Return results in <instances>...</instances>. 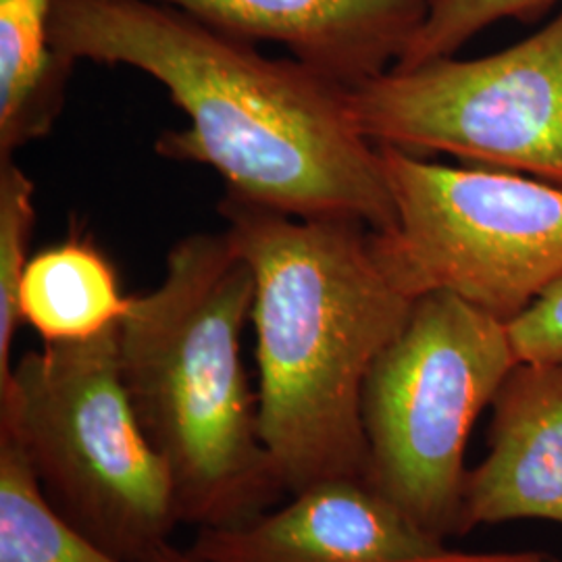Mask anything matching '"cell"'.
Segmentation results:
<instances>
[{
	"instance_id": "1",
	"label": "cell",
	"mask_w": 562,
	"mask_h": 562,
	"mask_svg": "<svg viewBox=\"0 0 562 562\" xmlns=\"http://www.w3.org/2000/svg\"><path fill=\"white\" fill-rule=\"evenodd\" d=\"M50 42L71 65L92 60L159 81L188 117L157 153L211 167L227 192L301 220L394 225L380 150L348 113L344 86L299 59H269L150 0H57Z\"/></svg>"
},
{
	"instance_id": "2",
	"label": "cell",
	"mask_w": 562,
	"mask_h": 562,
	"mask_svg": "<svg viewBox=\"0 0 562 562\" xmlns=\"http://www.w3.org/2000/svg\"><path fill=\"white\" fill-rule=\"evenodd\" d=\"M220 213L255 276L259 429L285 494L367 482L362 390L415 299L364 223L301 220L232 194Z\"/></svg>"
},
{
	"instance_id": "3",
	"label": "cell",
	"mask_w": 562,
	"mask_h": 562,
	"mask_svg": "<svg viewBox=\"0 0 562 562\" xmlns=\"http://www.w3.org/2000/svg\"><path fill=\"white\" fill-rule=\"evenodd\" d=\"M252 302V269L229 234H192L117 327L134 413L169 467L181 522L199 529L250 521L285 494L241 359Z\"/></svg>"
},
{
	"instance_id": "4",
	"label": "cell",
	"mask_w": 562,
	"mask_h": 562,
	"mask_svg": "<svg viewBox=\"0 0 562 562\" xmlns=\"http://www.w3.org/2000/svg\"><path fill=\"white\" fill-rule=\"evenodd\" d=\"M117 327L23 355L0 387V436L18 442L65 519L121 561L144 562L181 519L169 467L121 380Z\"/></svg>"
},
{
	"instance_id": "5",
	"label": "cell",
	"mask_w": 562,
	"mask_h": 562,
	"mask_svg": "<svg viewBox=\"0 0 562 562\" xmlns=\"http://www.w3.org/2000/svg\"><path fill=\"white\" fill-rule=\"evenodd\" d=\"M517 362L506 323L431 292L367 375V483L440 540L462 536L467 440Z\"/></svg>"
},
{
	"instance_id": "6",
	"label": "cell",
	"mask_w": 562,
	"mask_h": 562,
	"mask_svg": "<svg viewBox=\"0 0 562 562\" xmlns=\"http://www.w3.org/2000/svg\"><path fill=\"white\" fill-rule=\"evenodd\" d=\"M378 150L394 202L378 248L411 299L450 292L508 323L562 278V186Z\"/></svg>"
},
{
	"instance_id": "7",
	"label": "cell",
	"mask_w": 562,
	"mask_h": 562,
	"mask_svg": "<svg viewBox=\"0 0 562 562\" xmlns=\"http://www.w3.org/2000/svg\"><path fill=\"white\" fill-rule=\"evenodd\" d=\"M344 97L375 146L442 153L562 186V11L498 53L392 67Z\"/></svg>"
},
{
	"instance_id": "8",
	"label": "cell",
	"mask_w": 562,
	"mask_h": 562,
	"mask_svg": "<svg viewBox=\"0 0 562 562\" xmlns=\"http://www.w3.org/2000/svg\"><path fill=\"white\" fill-rule=\"evenodd\" d=\"M202 562H561L548 552H464L362 480L311 485L250 521L199 529Z\"/></svg>"
},
{
	"instance_id": "9",
	"label": "cell",
	"mask_w": 562,
	"mask_h": 562,
	"mask_svg": "<svg viewBox=\"0 0 562 562\" xmlns=\"http://www.w3.org/2000/svg\"><path fill=\"white\" fill-rule=\"evenodd\" d=\"M250 42H276L344 88L392 69L429 0H150Z\"/></svg>"
},
{
	"instance_id": "10",
	"label": "cell",
	"mask_w": 562,
	"mask_h": 562,
	"mask_svg": "<svg viewBox=\"0 0 562 562\" xmlns=\"http://www.w3.org/2000/svg\"><path fill=\"white\" fill-rule=\"evenodd\" d=\"M490 452L467 471L462 536L480 525H562V361L517 362L492 402Z\"/></svg>"
},
{
	"instance_id": "11",
	"label": "cell",
	"mask_w": 562,
	"mask_h": 562,
	"mask_svg": "<svg viewBox=\"0 0 562 562\" xmlns=\"http://www.w3.org/2000/svg\"><path fill=\"white\" fill-rule=\"evenodd\" d=\"M127 306L113 262L76 234L30 257L21 280V323L44 344L92 340L117 327Z\"/></svg>"
},
{
	"instance_id": "12",
	"label": "cell",
	"mask_w": 562,
	"mask_h": 562,
	"mask_svg": "<svg viewBox=\"0 0 562 562\" xmlns=\"http://www.w3.org/2000/svg\"><path fill=\"white\" fill-rule=\"evenodd\" d=\"M57 0H0V159L59 120L71 63L50 42Z\"/></svg>"
},
{
	"instance_id": "13",
	"label": "cell",
	"mask_w": 562,
	"mask_h": 562,
	"mask_svg": "<svg viewBox=\"0 0 562 562\" xmlns=\"http://www.w3.org/2000/svg\"><path fill=\"white\" fill-rule=\"evenodd\" d=\"M0 562H125L60 515L9 436H0Z\"/></svg>"
},
{
	"instance_id": "14",
	"label": "cell",
	"mask_w": 562,
	"mask_h": 562,
	"mask_svg": "<svg viewBox=\"0 0 562 562\" xmlns=\"http://www.w3.org/2000/svg\"><path fill=\"white\" fill-rule=\"evenodd\" d=\"M36 223L34 183L13 157L0 159V387L13 373V344L21 325L20 288Z\"/></svg>"
},
{
	"instance_id": "15",
	"label": "cell",
	"mask_w": 562,
	"mask_h": 562,
	"mask_svg": "<svg viewBox=\"0 0 562 562\" xmlns=\"http://www.w3.org/2000/svg\"><path fill=\"white\" fill-rule=\"evenodd\" d=\"M562 0H429L422 27L394 65L411 69L454 57L473 36L503 20H533Z\"/></svg>"
},
{
	"instance_id": "16",
	"label": "cell",
	"mask_w": 562,
	"mask_h": 562,
	"mask_svg": "<svg viewBox=\"0 0 562 562\" xmlns=\"http://www.w3.org/2000/svg\"><path fill=\"white\" fill-rule=\"evenodd\" d=\"M506 329L517 361H562V278L506 323Z\"/></svg>"
},
{
	"instance_id": "17",
	"label": "cell",
	"mask_w": 562,
	"mask_h": 562,
	"mask_svg": "<svg viewBox=\"0 0 562 562\" xmlns=\"http://www.w3.org/2000/svg\"><path fill=\"white\" fill-rule=\"evenodd\" d=\"M144 562H202L190 552V550H181L171 542H165L155 548Z\"/></svg>"
}]
</instances>
